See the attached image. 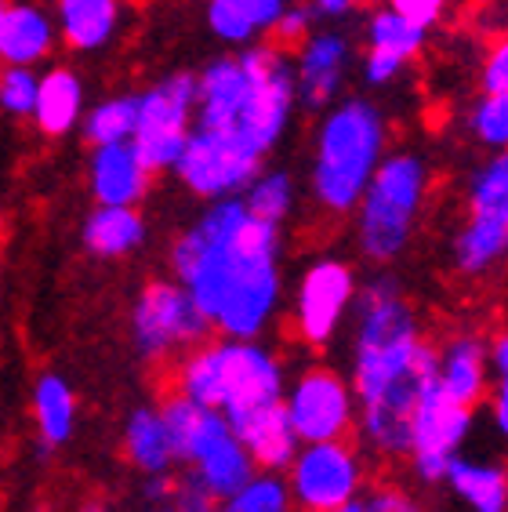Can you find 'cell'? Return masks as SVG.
<instances>
[{
	"instance_id": "cell-1",
	"label": "cell",
	"mask_w": 508,
	"mask_h": 512,
	"mask_svg": "<svg viewBox=\"0 0 508 512\" xmlns=\"http://www.w3.org/2000/svg\"><path fill=\"white\" fill-rule=\"evenodd\" d=\"M284 226L254 218L240 197L211 200L171 244V273L211 331L262 338L284 298Z\"/></svg>"
},
{
	"instance_id": "cell-2",
	"label": "cell",
	"mask_w": 508,
	"mask_h": 512,
	"mask_svg": "<svg viewBox=\"0 0 508 512\" xmlns=\"http://www.w3.org/2000/svg\"><path fill=\"white\" fill-rule=\"evenodd\" d=\"M352 396L360 451L381 462L407 458L411 414L418 396L436 382V345L425 338L418 309L400 280L378 273L356 287L352 302Z\"/></svg>"
},
{
	"instance_id": "cell-3",
	"label": "cell",
	"mask_w": 508,
	"mask_h": 512,
	"mask_svg": "<svg viewBox=\"0 0 508 512\" xmlns=\"http://www.w3.org/2000/svg\"><path fill=\"white\" fill-rule=\"evenodd\" d=\"M294 109L291 51L273 40L218 55L196 73V128L233 138L262 160L284 142Z\"/></svg>"
},
{
	"instance_id": "cell-4",
	"label": "cell",
	"mask_w": 508,
	"mask_h": 512,
	"mask_svg": "<svg viewBox=\"0 0 508 512\" xmlns=\"http://www.w3.org/2000/svg\"><path fill=\"white\" fill-rule=\"evenodd\" d=\"M389 149V120L374 99L349 95L320 113L309 186L323 215L349 218Z\"/></svg>"
},
{
	"instance_id": "cell-5",
	"label": "cell",
	"mask_w": 508,
	"mask_h": 512,
	"mask_svg": "<svg viewBox=\"0 0 508 512\" xmlns=\"http://www.w3.org/2000/svg\"><path fill=\"white\" fill-rule=\"evenodd\" d=\"M287 375L280 356L258 338H222L193 345L175 364V393L215 411H244L284 400Z\"/></svg>"
},
{
	"instance_id": "cell-6",
	"label": "cell",
	"mask_w": 508,
	"mask_h": 512,
	"mask_svg": "<svg viewBox=\"0 0 508 512\" xmlns=\"http://www.w3.org/2000/svg\"><path fill=\"white\" fill-rule=\"evenodd\" d=\"M432 193V164L418 149H385L378 171L363 189L356 218V247L371 266H392L407 255Z\"/></svg>"
},
{
	"instance_id": "cell-7",
	"label": "cell",
	"mask_w": 508,
	"mask_h": 512,
	"mask_svg": "<svg viewBox=\"0 0 508 512\" xmlns=\"http://www.w3.org/2000/svg\"><path fill=\"white\" fill-rule=\"evenodd\" d=\"M160 414H164L167 433H171L175 462L186 465V476H193L204 491L225 498L244 480H251V454L236 440L222 411L186 400L182 393H171L160 404Z\"/></svg>"
},
{
	"instance_id": "cell-8",
	"label": "cell",
	"mask_w": 508,
	"mask_h": 512,
	"mask_svg": "<svg viewBox=\"0 0 508 512\" xmlns=\"http://www.w3.org/2000/svg\"><path fill=\"white\" fill-rule=\"evenodd\" d=\"M215 335L207 316L196 309L189 291L178 280H149L131 309V338L149 364L178 356Z\"/></svg>"
},
{
	"instance_id": "cell-9",
	"label": "cell",
	"mask_w": 508,
	"mask_h": 512,
	"mask_svg": "<svg viewBox=\"0 0 508 512\" xmlns=\"http://www.w3.org/2000/svg\"><path fill=\"white\" fill-rule=\"evenodd\" d=\"M196 128V73H171V77L138 91L135 146L138 160L153 175L175 168L178 153Z\"/></svg>"
},
{
	"instance_id": "cell-10",
	"label": "cell",
	"mask_w": 508,
	"mask_h": 512,
	"mask_svg": "<svg viewBox=\"0 0 508 512\" xmlns=\"http://www.w3.org/2000/svg\"><path fill=\"white\" fill-rule=\"evenodd\" d=\"M284 473L294 509L302 512L342 509L345 502L360 498L363 483H367L363 451L360 444H352V436L298 444V451H294L291 465H287Z\"/></svg>"
},
{
	"instance_id": "cell-11",
	"label": "cell",
	"mask_w": 508,
	"mask_h": 512,
	"mask_svg": "<svg viewBox=\"0 0 508 512\" xmlns=\"http://www.w3.org/2000/svg\"><path fill=\"white\" fill-rule=\"evenodd\" d=\"M284 411L302 444L345 440L356 433V396L342 371L327 364H309L284 389Z\"/></svg>"
},
{
	"instance_id": "cell-12",
	"label": "cell",
	"mask_w": 508,
	"mask_h": 512,
	"mask_svg": "<svg viewBox=\"0 0 508 512\" xmlns=\"http://www.w3.org/2000/svg\"><path fill=\"white\" fill-rule=\"evenodd\" d=\"M472 418L476 411L450 400L436 382L418 396L411 414V440H407V462H411L418 483L425 487L443 483L447 465L458 458L469 440Z\"/></svg>"
},
{
	"instance_id": "cell-13",
	"label": "cell",
	"mask_w": 508,
	"mask_h": 512,
	"mask_svg": "<svg viewBox=\"0 0 508 512\" xmlns=\"http://www.w3.org/2000/svg\"><path fill=\"white\" fill-rule=\"evenodd\" d=\"M262 168L265 160L247 153L244 146H236L233 138L218 135V131L193 128L171 171L193 197L211 204V200L240 197L247 182Z\"/></svg>"
},
{
	"instance_id": "cell-14",
	"label": "cell",
	"mask_w": 508,
	"mask_h": 512,
	"mask_svg": "<svg viewBox=\"0 0 508 512\" xmlns=\"http://www.w3.org/2000/svg\"><path fill=\"white\" fill-rule=\"evenodd\" d=\"M356 269L342 258H316L313 266L305 269L294 291V335L302 338L309 349H323L331 345L338 327L345 324V316L352 313L356 302Z\"/></svg>"
},
{
	"instance_id": "cell-15",
	"label": "cell",
	"mask_w": 508,
	"mask_h": 512,
	"mask_svg": "<svg viewBox=\"0 0 508 512\" xmlns=\"http://www.w3.org/2000/svg\"><path fill=\"white\" fill-rule=\"evenodd\" d=\"M298 109L323 113L342 99L352 66V40L342 30H313L291 51Z\"/></svg>"
},
{
	"instance_id": "cell-16",
	"label": "cell",
	"mask_w": 508,
	"mask_h": 512,
	"mask_svg": "<svg viewBox=\"0 0 508 512\" xmlns=\"http://www.w3.org/2000/svg\"><path fill=\"white\" fill-rule=\"evenodd\" d=\"M225 422L236 433V440L244 444V451L251 454L254 469H265V473H284L287 465H291L294 451H298V444H302L298 433L291 429L284 400L229 411Z\"/></svg>"
},
{
	"instance_id": "cell-17",
	"label": "cell",
	"mask_w": 508,
	"mask_h": 512,
	"mask_svg": "<svg viewBox=\"0 0 508 512\" xmlns=\"http://www.w3.org/2000/svg\"><path fill=\"white\" fill-rule=\"evenodd\" d=\"M88 186L95 204H120L138 207L149 197L153 171L138 160L131 142H109V146H91L88 160Z\"/></svg>"
},
{
	"instance_id": "cell-18",
	"label": "cell",
	"mask_w": 508,
	"mask_h": 512,
	"mask_svg": "<svg viewBox=\"0 0 508 512\" xmlns=\"http://www.w3.org/2000/svg\"><path fill=\"white\" fill-rule=\"evenodd\" d=\"M436 385L450 400L476 411L490 393L487 338L476 331H458L436 349Z\"/></svg>"
},
{
	"instance_id": "cell-19",
	"label": "cell",
	"mask_w": 508,
	"mask_h": 512,
	"mask_svg": "<svg viewBox=\"0 0 508 512\" xmlns=\"http://www.w3.org/2000/svg\"><path fill=\"white\" fill-rule=\"evenodd\" d=\"M508 262V207L501 211H469L450 240V266L465 280L494 273Z\"/></svg>"
},
{
	"instance_id": "cell-20",
	"label": "cell",
	"mask_w": 508,
	"mask_h": 512,
	"mask_svg": "<svg viewBox=\"0 0 508 512\" xmlns=\"http://www.w3.org/2000/svg\"><path fill=\"white\" fill-rule=\"evenodd\" d=\"M59 44V30L48 11L33 0H8L0 11V62L4 66H40Z\"/></svg>"
},
{
	"instance_id": "cell-21",
	"label": "cell",
	"mask_w": 508,
	"mask_h": 512,
	"mask_svg": "<svg viewBox=\"0 0 508 512\" xmlns=\"http://www.w3.org/2000/svg\"><path fill=\"white\" fill-rule=\"evenodd\" d=\"M84 80L69 66H51L48 73H40L37 80V102H33L30 120L37 124L40 135L48 138H66L69 131L80 128L84 120Z\"/></svg>"
},
{
	"instance_id": "cell-22",
	"label": "cell",
	"mask_w": 508,
	"mask_h": 512,
	"mask_svg": "<svg viewBox=\"0 0 508 512\" xmlns=\"http://www.w3.org/2000/svg\"><path fill=\"white\" fill-rule=\"evenodd\" d=\"M120 26V0H55V30L73 51L106 48Z\"/></svg>"
},
{
	"instance_id": "cell-23",
	"label": "cell",
	"mask_w": 508,
	"mask_h": 512,
	"mask_svg": "<svg viewBox=\"0 0 508 512\" xmlns=\"http://www.w3.org/2000/svg\"><path fill=\"white\" fill-rule=\"evenodd\" d=\"M80 240L95 258H124L146 244V218L138 207L98 204L80 229Z\"/></svg>"
},
{
	"instance_id": "cell-24",
	"label": "cell",
	"mask_w": 508,
	"mask_h": 512,
	"mask_svg": "<svg viewBox=\"0 0 508 512\" xmlns=\"http://www.w3.org/2000/svg\"><path fill=\"white\" fill-rule=\"evenodd\" d=\"M443 483L472 512H508V465L476 462V458L458 454L447 465Z\"/></svg>"
},
{
	"instance_id": "cell-25",
	"label": "cell",
	"mask_w": 508,
	"mask_h": 512,
	"mask_svg": "<svg viewBox=\"0 0 508 512\" xmlns=\"http://www.w3.org/2000/svg\"><path fill=\"white\" fill-rule=\"evenodd\" d=\"M124 451L127 462L146 476H160L175 469V447H171V433H167L160 407H138V411H131V418L124 425Z\"/></svg>"
},
{
	"instance_id": "cell-26",
	"label": "cell",
	"mask_w": 508,
	"mask_h": 512,
	"mask_svg": "<svg viewBox=\"0 0 508 512\" xmlns=\"http://www.w3.org/2000/svg\"><path fill=\"white\" fill-rule=\"evenodd\" d=\"M33 418L44 447H66L77 429V396L66 378L40 375L33 385Z\"/></svg>"
},
{
	"instance_id": "cell-27",
	"label": "cell",
	"mask_w": 508,
	"mask_h": 512,
	"mask_svg": "<svg viewBox=\"0 0 508 512\" xmlns=\"http://www.w3.org/2000/svg\"><path fill=\"white\" fill-rule=\"evenodd\" d=\"M363 40L367 48L374 51H389V55H400L403 62H414L425 51V40H429V30L414 26L411 19H403L400 11H392L389 4L385 8H374L363 22Z\"/></svg>"
},
{
	"instance_id": "cell-28",
	"label": "cell",
	"mask_w": 508,
	"mask_h": 512,
	"mask_svg": "<svg viewBox=\"0 0 508 512\" xmlns=\"http://www.w3.org/2000/svg\"><path fill=\"white\" fill-rule=\"evenodd\" d=\"M240 200H244V207L254 218H265V222H273V226H284L287 218H291L294 204H298L294 175L284 168H262L247 182Z\"/></svg>"
},
{
	"instance_id": "cell-29",
	"label": "cell",
	"mask_w": 508,
	"mask_h": 512,
	"mask_svg": "<svg viewBox=\"0 0 508 512\" xmlns=\"http://www.w3.org/2000/svg\"><path fill=\"white\" fill-rule=\"evenodd\" d=\"M138 120V95H113L84 109L80 135L88 146H109V142H131Z\"/></svg>"
},
{
	"instance_id": "cell-30",
	"label": "cell",
	"mask_w": 508,
	"mask_h": 512,
	"mask_svg": "<svg viewBox=\"0 0 508 512\" xmlns=\"http://www.w3.org/2000/svg\"><path fill=\"white\" fill-rule=\"evenodd\" d=\"M218 512H294L284 473L254 469L251 480H244L233 494H225L218 502Z\"/></svg>"
},
{
	"instance_id": "cell-31",
	"label": "cell",
	"mask_w": 508,
	"mask_h": 512,
	"mask_svg": "<svg viewBox=\"0 0 508 512\" xmlns=\"http://www.w3.org/2000/svg\"><path fill=\"white\" fill-rule=\"evenodd\" d=\"M469 211H501L508 207V149H494L469 175L465 186Z\"/></svg>"
},
{
	"instance_id": "cell-32",
	"label": "cell",
	"mask_w": 508,
	"mask_h": 512,
	"mask_svg": "<svg viewBox=\"0 0 508 512\" xmlns=\"http://www.w3.org/2000/svg\"><path fill=\"white\" fill-rule=\"evenodd\" d=\"M472 142L483 149H508V91H494V95H479L476 106L465 117Z\"/></svg>"
},
{
	"instance_id": "cell-33",
	"label": "cell",
	"mask_w": 508,
	"mask_h": 512,
	"mask_svg": "<svg viewBox=\"0 0 508 512\" xmlns=\"http://www.w3.org/2000/svg\"><path fill=\"white\" fill-rule=\"evenodd\" d=\"M40 73L33 66H4L0 62V113L8 117H30L37 102Z\"/></svg>"
},
{
	"instance_id": "cell-34",
	"label": "cell",
	"mask_w": 508,
	"mask_h": 512,
	"mask_svg": "<svg viewBox=\"0 0 508 512\" xmlns=\"http://www.w3.org/2000/svg\"><path fill=\"white\" fill-rule=\"evenodd\" d=\"M313 30H316V15H313V8H309V0H291V4L280 11V19L273 22V30H269L265 40H273L280 48L294 51Z\"/></svg>"
},
{
	"instance_id": "cell-35",
	"label": "cell",
	"mask_w": 508,
	"mask_h": 512,
	"mask_svg": "<svg viewBox=\"0 0 508 512\" xmlns=\"http://www.w3.org/2000/svg\"><path fill=\"white\" fill-rule=\"evenodd\" d=\"M207 4H222V8H229L265 40L269 30H273V22L280 19V11H284L291 0H207Z\"/></svg>"
},
{
	"instance_id": "cell-36",
	"label": "cell",
	"mask_w": 508,
	"mask_h": 512,
	"mask_svg": "<svg viewBox=\"0 0 508 512\" xmlns=\"http://www.w3.org/2000/svg\"><path fill=\"white\" fill-rule=\"evenodd\" d=\"M363 512H429L400 483H378L363 494Z\"/></svg>"
},
{
	"instance_id": "cell-37",
	"label": "cell",
	"mask_w": 508,
	"mask_h": 512,
	"mask_svg": "<svg viewBox=\"0 0 508 512\" xmlns=\"http://www.w3.org/2000/svg\"><path fill=\"white\" fill-rule=\"evenodd\" d=\"M479 91L494 95V91H508V33H501L483 55L479 66Z\"/></svg>"
},
{
	"instance_id": "cell-38",
	"label": "cell",
	"mask_w": 508,
	"mask_h": 512,
	"mask_svg": "<svg viewBox=\"0 0 508 512\" xmlns=\"http://www.w3.org/2000/svg\"><path fill=\"white\" fill-rule=\"evenodd\" d=\"M360 66H363V80H367L371 88H392V84L403 77V69L411 66V62H403L400 55H389V51L367 48V51H363Z\"/></svg>"
},
{
	"instance_id": "cell-39",
	"label": "cell",
	"mask_w": 508,
	"mask_h": 512,
	"mask_svg": "<svg viewBox=\"0 0 508 512\" xmlns=\"http://www.w3.org/2000/svg\"><path fill=\"white\" fill-rule=\"evenodd\" d=\"M218 502H222V498L204 491L193 476H182V480H175V491H171V502L167 505L175 512H218Z\"/></svg>"
},
{
	"instance_id": "cell-40",
	"label": "cell",
	"mask_w": 508,
	"mask_h": 512,
	"mask_svg": "<svg viewBox=\"0 0 508 512\" xmlns=\"http://www.w3.org/2000/svg\"><path fill=\"white\" fill-rule=\"evenodd\" d=\"M385 4H389L392 11H400L403 19H411L414 26H421V30L440 26L450 8V0H385Z\"/></svg>"
},
{
	"instance_id": "cell-41",
	"label": "cell",
	"mask_w": 508,
	"mask_h": 512,
	"mask_svg": "<svg viewBox=\"0 0 508 512\" xmlns=\"http://www.w3.org/2000/svg\"><path fill=\"white\" fill-rule=\"evenodd\" d=\"M487 396H490V414H494V425H498V433L508 436V371L494 375Z\"/></svg>"
},
{
	"instance_id": "cell-42",
	"label": "cell",
	"mask_w": 508,
	"mask_h": 512,
	"mask_svg": "<svg viewBox=\"0 0 508 512\" xmlns=\"http://www.w3.org/2000/svg\"><path fill=\"white\" fill-rule=\"evenodd\" d=\"M316 22H345L356 15L360 0H309Z\"/></svg>"
},
{
	"instance_id": "cell-43",
	"label": "cell",
	"mask_w": 508,
	"mask_h": 512,
	"mask_svg": "<svg viewBox=\"0 0 508 512\" xmlns=\"http://www.w3.org/2000/svg\"><path fill=\"white\" fill-rule=\"evenodd\" d=\"M487 367H490V375L508 371V327H501L498 335L487 338Z\"/></svg>"
},
{
	"instance_id": "cell-44",
	"label": "cell",
	"mask_w": 508,
	"mask_h": 512,
	"mask_svg": "<svg viewBox=\"0 0 508 512\" xmlns=\"http://www.w3.org/2000/svg\"><path fill=\"white\" fill-rule=\"evenodd\" d=\"M80 512H109V509H106V505H102V502H88Z\"/></svg>"
},
{
	"instance_id": "cell-45",
	"label": "cell",
	"mask_w": 508,
	"mask_h": 512,
	"mask_svg": "<svg viewBox=\"0 0 508 512\" xmlns=\"http://www.w3.org/2000/svg\"><path fill=\"white\" fill-rule=\"evenodd\" d=\"M146 512H175L167 502H160V505H153V509H146Z\"/></svg>"
},
{
	"instance_id": "cell-46",
	"label": "cell",
	"mask_w": 508,
	"mask_h": 512,
	"mask_svg": "<svg viewBox=\"0 0 508 512\" xmlns=\"http://www.w3.org/2000/svg\"><path fill=\"white\" fill-rule=\"evenodd\" d=\"M0 229H4V204H0Z\"/></svg>"
},
{
	"instance_id": "cell-47",
	"label": "cell",
	"mask_w": 508,
	"mask_h": 512,
	"mask_svg": "<svg viewBox=\"0 0 508 512\" xmlns=\"http://www.w3.org/2000/svg\"><path fill=\"white\" fill-rule=\"evenodd\" d=\"M4 8H8V0H0V11H4Z\"/></svg>"
},
{
	"instance_id": "cell-48",
	"label": "cell",
	"mask_w": 508,
	"mask_h": 512,
	"mask_svg": "<svg viewBox=\"0 0 508 512\" xmlns=\"http://www.w3.org/2000/svg\"><path fill=\"white\" fill-rule=\"evenodd\" d=\"M327 512H338V509H327Z\"/></svg>"
}]
</instances>
